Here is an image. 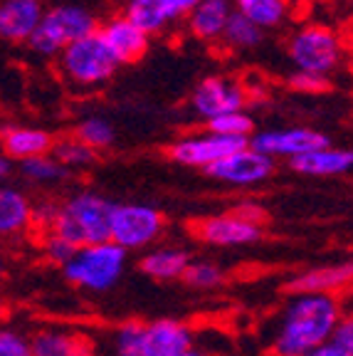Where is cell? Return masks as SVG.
I'll return each mask as SVG.
<instances>
[{
	"instance_id": "5",
	"label": "cell",
	"mask_w": 353,
	"mask_h": 356,
	"mask_svg": "<svg viewBox=\"0 0 353 356\" xmlns=\"http://www.w3.org/2000/svg\"><path fill=\"white\" fill-rule=\"evenodd\" d=\"M193 346V334L176 319L129 322L114 334L116 356H178Z\"/></svg>"
},
{
	"instance_id": "10",
	"label": "cell",
	"mask_w": 353,
	"mask_h": 356,
	"mask_svg": "<svg viewBox=\"0 0 353 356\" xmlns=\"http://www.w3.org/2000/svg\"><path fill=\"white\" fill-rule=\"evenodd\" d=\"M274 161L277 159L267 156L265 151H260L257 146L245 144L232 151V154H227L225 159L215 161L210 168H205V173H208L213 181H217V184L249 188V186L265 184L267 178L274 173Z\"/></svg>"
},
{
	"instance_id": "7",
	"label": "cell",
	"mask_w": 353,
	"mask_h": 356,
	"mask_svg": "<svg viewBox=\"0 0 353 356\" xmlns=\"http://www.w3.org/2000/svg\"><path fill=\"white\" fill-rule=\"evenodd\" d=\"M126 248L114 240L97 245H82L74 257L62 267L67 282L87 292H109L126 270Z\"/></svg>"
},
{
	"instance_id": "13",
	"label": "cell",
	"mask_w": 353,
	"mask_h": 356,
	"mask_svg": "<svg viewBox=\"0 0 353 356\" xmlns=\"http://www.w3.org/2000/svg\"><path fill=\"white\" fill-rule=\"evenodd\" d=\"M249 144L265 151L272 159H299V156L309 154L316 146L329 144V136L309 127H289V129H267V131L254 134Z\"/></svg>"
},
{
	"instance_id": "30",
	"label": "cell",
	"mask_w": 353,
	"mask_h": 356,
	"mask_svg": "<svg viewBox=\"0 0 353 356\" xmlns=\"http://www.w3.org/2000/svg\"><path fill=\"white\" fill-rule=\"evenodd\" d=\"M183 282L193 289H215L225 282V273H222L215 262L190 260V265H188L186 273H183Z\"/></svg>"
},
{
	"instance_id": "6",
	"label": "cell",
	"mask_w": 353,
	"mask_h": 356,
	"mask_svg": "<svg viewBox=\"0 0 353 356\" xmlns=\"http://www.w3.org/2000/svg\"><path fill=\"white\" fill-rule=\"evenodd\" d=\"M97 30H99V20L94 17L92 10L77 3H57L47 8L40 28L28 40V50L42 60H52L69 42L97 33Z\"/></svg>"
},
{
	"instance_id": "22",
	"label": "cell",
	"mask_w": 353,
	"mask_h": 356,
	"mask_svg": "<svg viewBox=\"0 0 353 356\" xmlns=\"http://www.w3.org/2000/svg\"><path fill=\"white\" fill-rule=\"evenodd\" d=\"M35 222V206L30 198L17 188L0 191V233L3 235H17Z\"/></svg>"
},
{
	"instance_id": "32",
	"label": "cell",
	"mask_w": 353,
	"mask_h": 356,
	"mask_svg": "<svg viewBox=\"0 0 353 356\" xmlns=\"http://www.w3.org/2000/svg\"><path fill=\"white\" fill-rule=\"evenodd\" d=\"M0 356H35L33 339L22 337L15 329H3V334H0Z\"/></svg>"
},
{
	"instance_id": "8",
	"label": "cell",
	"mask_w": 353,
	"mask_h": 356,
	"mask_svg": "<svg viewBox=\"0 0 353 356\" xmlns=\"http://www.w3.org/2000/svg\"><path fill=\"white\" fill-rule=\"evenodd\" d=\"M166 218L144 203H119L111 218V240L126 250H144L161 238Z\"/></svg>"
},
{
	"instance_id": "18",
	"label": "cell",
	"mask_w": 353,
	"mask_h": 356,
	"mask_svg": "<svg viewBox=\"0 0 353 356\" xmlns=\"http://www.w3.org/2000/svg\"><path fill=\"white\" fill-rule=\"evenodd\" d=\"M292 168L304 176H343L353 171V151L331 146V141L324 146H316L309 154L294 159Z\"/></svg>"
},
{
	"instance_id": "1",
	"label": "cell",
	"mask_w": 353,
	"mask_h": 356,
	"mask_svg": "<svg viewBox=\"0 0 353 356\" xmlns=\"http://www.w3.org/2000/svg\"><path fill=\"white\" fill-rule=\"evenodd\" d=\"M336 295L326 292H299L281 312L272 351L274 356H304L309 349L331 339L341 319Z\"/></svg>"
},
{
	"instance_id": "21",
	"label": "cell",
	"mask_w": 353,
	"mask_h": 356,
	"mask_svg": "<svg viewBox=\"0 0 353 356\" xmlns=\"http://www.w3.org/2000/svg\"><path fill=\"white\" fill-rule=\"evenodd\" d=\"M190 265V255L181 248H158V250L146 252L138 260V270L146 277L156 282H168V280H183L186 267Z\"/></svg>"
},
{
	"instance_id": "14",
	"label": "cell",
	"mask_w": 353,
	"mask_h": 356,
	"mask_svg": "<svg viewBox=\"0 0 353 356\" xmlns=\"http://www.w3.org/2000/svg\"><path fill=\"white\" fill-rule=\"evenodd\" d=\"M99 35L111 47L116 60L122 65H136L146 57L151 44V35L144 28H138L136 22L129 20L124 13L106 17L99 25Z\"/></svg>"
},
{
	"instance_id": "31",
	"label": "cell",
	"mask_w": 353,
	"mask_h": 356,
	"mask_svg": "<svg viewBox=\"0 0 353 356\" xmlns=\"http://www.w3.org/2000/svg\"><path fill=\"white\" fill-rule=\"evenodd\" d=\"M77 250H79V245H74L72 240L65 238V235L57 233V230H47V235H44V240H42L44 257L60 267H65L67 262L72 260Z\"/></svg>"
},
{
	"instance_id": "9",
	"label": "cell",
	"mask_w": 353,
	"mask_h": 356,
	"mask_svg": "<svg viewBox=\"0 0 353 356\" xmlns=\"http://www.w3.org/2000/svg\"><path fill=\"white\" fill-rule=\"evenodd\" d=\"M249 144V139H240V136H225L217 131H195L186 134L181 139H176L168 146V159L178 166L186 168H210L215 161L225 159L240 146Z\"/></svg>"
},
{
	"instance_id": "12",
	"label": "cell",
	"mask_w": 353,
	"mask_h": 356,
	"mask_svg": "<svg viewBox=\"0 0 353 356\" xmlns=\"http://www.w3.org/2000/svg\"><path fill=\"white\" fill-rule=\"evenodd\" d=\"M247 104V89L243 82L225 74H210L195 84L193 95H190V106L200 119L220 117L225 111L245 109Z\"/></svg>"
},
{
	"instance_id": "33",
	"label": "cell",
	"mask_w": 353,
	"mask_h": 356,
	"mask_svg": "<svg viewBox=\"0 0 353 356\" xmlns=\"http://www.w3.org/2000/svg\"><path fill=\"white\" fill-rule=\"evenodd\" d=\"M331 341L346 356H353V312L351 314H341V319H338L336 329L331 334Z\"/></svg>"
},
{
	"instance_id": "34",
	"label": "cell",
	"mask_w": 353,
	"mask_h": 356,
	"mask_svg": "<svg viewBox=\"0 0 353 356\" xmlns=\"http://www.w3.org/2000/svg\"><path fill=\"white\" fill-rule=\"evenodd\" d=\"M289 84H292L294 89H299V92H321V89H326V77L297 70V74L289 77Z\"/></svg>"
},
{
	"instance_id": "37",
	"label": "cell",
	"mask_w": 353,
	"mask_h": 356,
	"mask_svg": "<svg viewBox=\"0 0 353 356\" xmlns=\"http://www.w3.org/2000/svg\"><path fill=\"white\" fill-rule=\"evenodd\" d=\"M304 356H346L341 349H338L336 344H334L331 339L329 341H324V344H319V346H314V349H309Z\"/></svg>"
},
{
	"instance_id": "17",
	"label": "cell",
	"mask_w": 353,
	"mask_h": 356,
	"mask_svg": "<svg viewBox=\"0 0 353 356\" xmlns=\"http://www.w3.org/2000/svg\"><path fill=\"white\" fill-rule=\"evenodd\" d=\"M353 284V260L338 262V265L316 267L309 273L297 275L287 282V292L299 295V292H326V295H336L341 289H348Z\"/></svg>"
},
{
	"instance_id": "39",
	"label": "cell",
	"mask_w": 353,
	"mask_h": 356,
	"mask_svg": "<svg viewBox=\"0 0 353 356\" xmlns=\"http://www.w3.org/2000/svg\"><path fill=\"white\" fill-rule=\"evenodd\" d=\"M346 44H348V55H351V62H353V25L346 33Z\"/></svg>"
},
{
	"instance_id": "27",
	"label": "cell",
	"mask_w": 353,
	"mask_h": 356,
	"mask_svg": "<svg viewBox=\"0 0 353 356\" xmlns=\"http://www.w3.org/2000/svg\"><path fill=\"white\" fill-rule=\"evenodd\" d=\"M52 154H55L57 161L65 163L69 171H79V168L92 166V163L97 161V154H99V151L94 149V146H89L87 141H82L77 134H74V136H69V139L57 141Z\"/></svg>"
},
{
	"instance_id": "15",
	"label": "cell",
	"mask_w": 353,
	"mask_h": 356,
	"mask_svg": "<svg viewBox=\"0 0 353 356\" xmlns=\"http://www.w3.org/2000/svg\"><path fill=\"white\" fill-rule=\"evenodd\" d=\"M44 13V0H0V38L10 44H28Z\"/></svg>"
},
{
	"instance_id": "28",
	"label": "cell",
	"mask_w": 353,
	"mask_h": 356,
	"mask_svg": "<svg viewBox=\"0 0 353 356\" xmlns=\"http://www.w3.org/2000/svg\"><path fill=\"white\" fill-rule=\"evenodd\" d=\"M205 129L225 136H240V139H252L254 136V119L245 109L225 111L220 117H213L205 122Z\"/></svg>"
},
{
	"instance_id": "16",
	"label": "cell",
	"mask_w": 353,
	"mask_h": 356,
	"mask_svg": "<svg viewBox=\"0 0 353 356\" xmlns=\"http://www.w3.org/2000/svg\"><path fill=\"white\" fill-rule=\"evenodd\" d=\"M235 10V0H200L186 17V28L200 42H220Z\"/></svg>"
},
{
	"instance_id": "23",
	"label": "cell",
	"mask_w": 353,
	"mask_h": 356,
	"mask_svg": "<svg viewBox=\"0 0 353 356\" xmlns=\"http://www.w3.org/2000/svg\"><path fill=\"white\" fill-rule=\"evenodd\" d=\"M235 8L265 33L281 28L292 17V0H235Z\"/></svg>"
},
{
	"instance_id": "3",
	"label": "cell",
	"mask_w": 353,
	"mask_h": 356,
	"mask_svg": "<svg viewBox=\"0 0 353 356\" xmlns=\"http://www.w3.org/2000/svg\"><path fill=\"white\" fill-rule=\"evenodd\" d=\"M122 62L104 42L99 30L74 40L57 55V72L74 89H99L116 74Z\"/></svg>"
},
{
	"instance_id": "26",
	"label": "cell",
	"mask_w": 353,
	"mask_h": 356,
	"mask_svg": "<svg viewBox=\"0 0 353 356\" xmlns=\"http://www.w3.org/2000/svg\"><path fill=\"white\" fill-rule=\"evenodd\" d=\"M262 38H265V30H262L260 25H254V22L249 20V17H245L243 13L235 10V15H232L230 22H227L225 35H222L220 42L232 52H245V50L257 47V44L262 42Z\"/></svg>"
},
{
	"instance_id": "25",
	"label": "cell",
	"mask_w": 353,
	"mask_h": 356,
	"mask_svg": "<svg viewBox=\"0 0 353 356\" xmlns=\"http://www.w3.org/2000/svg\"><path fill=\"white\" fill-rule=\"evenodd\" d=\"M17 171L25 181L38 186H52L60 184L69 176V168L62 161H57L55 154H42V156H33V159H25V161H17Z\"/></svg>"
},
{
	"instance_id": "4",
	"label": "cell",
	"mask_w": 353,
	"mask_h": 356,
	"mask_svg": "<svg viewBox=\"0 0 353 356\" xmlns=\"http://www.w3.org/2000/svg\"><path fill=\"white\" fill-rule=\"evenodd\" d=\"M287 55L289 62L302 72L329 77L348 55V44L338 30L321 22H304L289 35Z\"/></svg>"
},
{
	"instance_id": "38",
	"label": "cell",
	"mask_w": 353,
	"mask_h": 356,
	"mask_svg": "<svg viewBox=\"0 0 353 356\" xmlns=\"http://www.w3.org/2000/svg\"><path fill=\"white\" fill-rule=\"evenodd\" d=\"M13 161H15V159H10V156H3V159H0V176L3 178H8L10 176V171H13Z\"/></svg>"
},
{
	"instance_id": "35",
	"label": "cell",
	"mask_w": 353,
	"mask_h": 356,
	"mask_svg": "<svg viewBox=\"0 0 353 356\" xmlns=\"http://www.w3.org/2000/svg\"><path fill=\"white\" fill-rule=\"evenodd\" d=\"M198 3H200V0H163V6L168 8V13H171L173 20L188 17V15H190V10H193Z\"/></svg>"
},
{
	"instance_id": "40",
	"label": "cell",
	"mask_w": 353,
	"mask_h": 356,
	"mask_svg": "<svg viewBox=\"0 0 353 356\" xmlns=\"http://www.w3.org/2000/svg\"><path fill=\"white\" fill-rule=\"evenodd\" d=\"M178 356H208V354H203V351H198V349H193V346H190V349L183 351V354H178Z\"/></svg>"
},
{
	"instance_id": "24",
	"label": "cell",
	"mask_w": 353,
	"mask_h": 356,
	"mask_svg": "<svg viewBox=\"0 0 353 356\" xmlns=\"http://www.w3.org/2000/svg\"><path fill=\"white\" fill-rule=\"evenodd\" d=\"M122 13L149 35H161L163 30H168L171 22H176L168 8L163 6V0H124Z\"/></svg>"
},
{
	"instance_id": "19",
	"label": "cell",
	"mask_w": 353,
	"mask_h": 356,
	"mask_svg": "<svg viewBox=\"0 0 353 356\" xmlns=\"http://www.w3.org/2000/svg\"><path fill=\"white\" fill-rule=\"evenodd\" d=\"M55 136L38 127H6L3 129V151L15 161H25L33 156L52 154L55 151Z\"/></svg>"
},
{
	"instance_id": "11",
	"label": "cell",
	"mask_w": 353,
	"mask_h": 356,
	"mask_svg": "<svg viewBox=\"0 0 353 356\" xmlns=\"http://www.w3.org/2000/svg\"><path fill=\"white\" fill-rule=\"evenodd\" d=\"M193 233L205 245L215 248H245L262 240V218L249 211H232L222 216L203 218L193 225Z\"/></svg>"
},
{
	"instance_id": "2",
	"label": "cell",
	"mask_w": 353,
	"mask_h": 356,
	"mask_svg": "<svg viewBox=\"0 0 353 356\" xmlns=\"http://www.w3.org/2000/svg\"><path fill=\"white\" fill-rule=\"evenodd\" d=\"M116 203L94 191L72 193L57 208L55 222L50 230H57L74 245H97L111 240V218Z\"/></svg>"
},
{
	"instance_id": "36",
	"label": "cell",
	"mask_w": 353,
	"mask_h": 356,
	"mask_svg": "<svg viewBox=\"0 0 353 356\" xmlns=\"http://www.w3.org/2000/svg\"><path fill=\"white\" fill-rule=\"evenodd\" d=\"M57 208L55 203H40L35 206V222H42L47 228H52V222H55V216H57Z\"/></svg>"
},
{
	"instance_id": "29",
	"label": "cell",
	"mask_w": 353,
	"mask_h": 356,
	"mask_svg": "<svg viewBox=\"0 0 353 356\" xmlns=\"http://www.w3.org/2000/svg\"><path fill=\"white\" fill-rule=\"evenodd\" d=\"M74 134H77L82 141H87L89 146H94L97 151L109 149V146L114 144V139H116L114 127H111V124L106 122L104 117H87V119H82V122L77 124V129H74Z\"/></svg>"
},
{
	"instance_id": "20",
	"label": "cell",
	"mask_w": 353,
	"mask_h": 356,
	"mask_svg": "<svg viewBox=\"0 0 353 356\" xmlns=\"http://www.w3.org/2000/svg\"><path fill=\"white\" fill-rule=\"evenodd\" d=\"M33 351L35 356H97L87 337L62 329H40L33 337Z\"/></svg>"
}]
</instances>
